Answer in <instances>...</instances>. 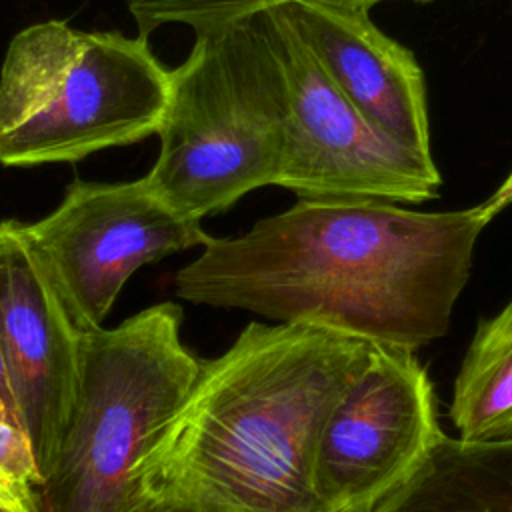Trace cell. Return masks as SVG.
Segmentation results:
<instances>
[{
    "mask_svg": "<svg viewBox=\"0 0 512 512\" xmlns=\"http://www.w3.org/2000/svg\"><path fill=\"white\" fill-rule=\"evenodd\" d=\"M488 222L482 206L414 212L300 198L240 236H212L174 286L192 304L418 350L448 332Z\"/></svg>",
    "mask_w": 512,
    "mask_h": 512,
    "instance_id": "obj_1",
    "label": "cell"
},
{
    "mask_svg": "<svg viewBox=\"0 0 512 512\" xmlns=\"http://www.w3.org/2000/svg\"><path fill=\"white\" fill-rule=\"evenodd\" d=\"M374 344L310 322L246 324L202 360L114 512H328L314 492L316 442Z\"/></svg>",
    "mask_w": 512,
    "mask_h": 512,
    "instance_id": "obj_2",
    "label": "cell"
},
{
    "mask_svg": "<svg viewBox=\"0 0 512 512\" xmlns=\"http://www.w3.org/2000/svg\"><path fill=\"white\" fill-rule=\"evenodd\" d=\"M284 120V80L264 12L198 28L188 58L172 70L160 152L146 176L172 210L202 222L276 186Z\"/></svg>",
    "mask_w": 512,
    "mask_h": 512,
    "instance_id": "obj_3",
    "label": "cell"
},
{
    "mask_svg": "<svg viewBox=\"0 0 512 512\" xmlns=\"http://www.w3.org/2000/svg\"><path fill=\"white\" fill-rule=\"evenodd\" d=\"M170 82L140 34L34 22L0 66V162H78L158 134Z\"/></svg>",
    "mask_w": 512,
    "mask_h": 512,
    "instance_id": "obj_4",
    "label": "cell"
},
{
    "mask_svg": "<svg viewBox=\"0 0 512 512\" xmlns=\"http://www.w3.org/2000/svg\"><path fill=\"white\" fill-rule=\"evenodd\" d=\"M200 368L182 340V308L174 302L86 330L74 412L40 490L44 512H114L128 472Z\"/></svg>",
    "mask_w": 512,
    "mask_h": 512,
    "instance_id": "obj_5",
    "label": "cell"
},
{
    "mask_svg": "<svg viewBox=\"0 0 512 512\" xmlns=\"http://www.w3.org/2000/svg\"><path fill=\"white\" fill-rule=\"evenodd\" d=\"M284 80V156L276 186L310 200L424 202L442 178L432 160L378 134L274 10H264Z\"/></svg>",
    "mask_w": 512,
    "mask_h": 512,
    "instance_id": "obj_6",
    "label": "cell"
},
{
    "mask_svg": "<svg viewBox=\"0 0 512 512\" xmlns=\"http://www.w3.org/2000/svg\"><path fill=\"white\" fill-rule=\"evenodd\" d=\"M24 226L80 330L104 326L136 270L212 238L198 220L172 210L148 176L126 182L74 178L48 216Z\"/></svg>",
    "mask_w": 512,
    "mask_h": 512,
    "instance_id": "obj_7",
    "label": "cell"
},
{
    "mask_svg": "<svg viewBox=\"0 0 512 512\" xmlns=\"http://www.w3.org/2000/svg\"><path fill=\"white\" fill-rule=\"evenodd\" d=\"M414 352L376 342L326 416L312 480L328 512H370L444 434L434 384Z\"/></svg>",
    "mask_w": 512,
    "mask_h": 512,
    "instance_id": "obj_8",
    "label": "cell"
},
{
    "mask_svg": "<svg viewBox=\"0 0 512 512\" xmlns=\"http://www.w3.org/2000/svg\"><path fill=\"white\" fill-rule=\"evenodd\" d=\"M84 332L44 272L26 226L0 220V352L42 480L74 412Z\"/></svg>",
    "mask_w": 512,
    "mask_h": 512,
    "instance_id": "obj_9",
    "label": "cell"
},
{
    "mask_svg": "<svg viewBox=\"0 0 512 512\" xmlns=\"http://www.w3.org/2000/svg\"><path fill=\"white\" fill-rule=\"evenodd\" d=\"M274 10L378 134L432 160L422 68L406 46L372 22L368 8L294 0Z\"/></svg>",
    "mask_w": 512,
    "mask_h": 512,
    "instance_id": "obj_10",
    "label": "cell"
},
{
    "mask_svg": "<svg viewBox=\"0 0 512 512\" xmlns=\"http://www.w3.org/2000/svg\"><path fill=\"white\" fill-rule=\"evenodd\" d=\"M370 512H512V440L466 442L442 434Z\"/></svg>",
    "mask_w": 512,
    "mask_h": 512,
    "instance_id": "obj_11",
    "label": "cell"
},
{
    "mask_svg": "<svg viewBox=\"0 0 512 512\" xmlns=\"http://www.w3.org/2000/svg\"><path fill=\"white\" fill-rule=\"evenodd\" d=\"M450 418L466 442L512 440V334L478 326L454 382Z\"/></svg>",
    "mask_w": 512,
    "mask_h": 512,
    "instance_id": "obj_12",
    "label": "cell"
},
{
    "mask_svg": "<svg viewBox=\"0 0 512 512\" xmlns=\"http://www.w3.org/2000/svg\"><path fill=\"white\" fill-rule=\"evenodd\" d=\"M294 0H124L130 16L138 26V34L148 38L160 26L186 24L192 30L240 20ZM336 4H352L370 8L382 0H322ZM432 2V0H412Z\"/></svg>",
    "mask_w": 512,
    "mask_h": 512,
    "instance_id": "obj_13",
    "label": "cell"
},
{
    "mask_svg": "<svg viewBox=\"0 0 512 512\" xmlns=\"http://www.w3.org/2000/svg\"><path fill=\"white\" fill-rule=\"evenodd\" d=\"M42 484L28 434L22 426L0 420V504L42 506Z\"/></svg>",
    "mask_w": 512,
    "mask_h": 512,
    "instance_id": "obj_14",
    "label": "cell"
},
{
    "mask_svg": "<svg viewBox=\"0 0 512 512\" xmlns=\"http://www.w3.org/2000/svg\"><path fill=\"white\" fill-rule=\"evenodd\" d=\"M0 420L14 422V424L22 426V420H20V414H18V406H16V400L12 396V390H10V384H8V378H6L2 352H0Z\"/></svg>",
    "mask_w": 512,
    "mask_h": 512,
    "instance_id": "obj_15",
    "label": "cell"
},
{
    "mask_svg": "<svg viewBox=\"0 0 512 512\" xmlns=\"http://www.w3.org/2000/svg\"><path fill=\"white\" fill-rule=\"evenodd\" d=\"M508 204H512V172L506 176V180L498 186V190L482 204L484 214L492 220L500 210H504Z\"/></svg>",
    "mask_w": 512,
    "mask_h": 512,
    "instance_id": "obj_16",
    "label": "cell"
},
{
    "mask_svg": "<svg viewBox=\"0 0 512 512\" xmlns=\"http://www.w3.org/2000/svg\"><path fill=\"white\" fill-rule=\"evenodd\" d=\"M490 328L498 330V332H504V334H512V300L508 302V306L494 318L486 320Z\"/></svg>",
    "mask_w": 512,
    "mask_h": 512,
    "instance_id": "obj_17",
    "label": "cell"
},
{
    "mask_svg": "<svg viewBox=\"0 0 512 512\" xmlns=\"http://www.w3.org/2000/svg\"><path fill=\"white\" fill-rule=\"evenodd\" d=\"M0 512H44L42 506H4L0 504Z\"/></svg>",
    "mask_w": 512,
    "mask_h": 512,
    "instance_id": "obj_18",
    "label": "cell"
}]
</instances>
